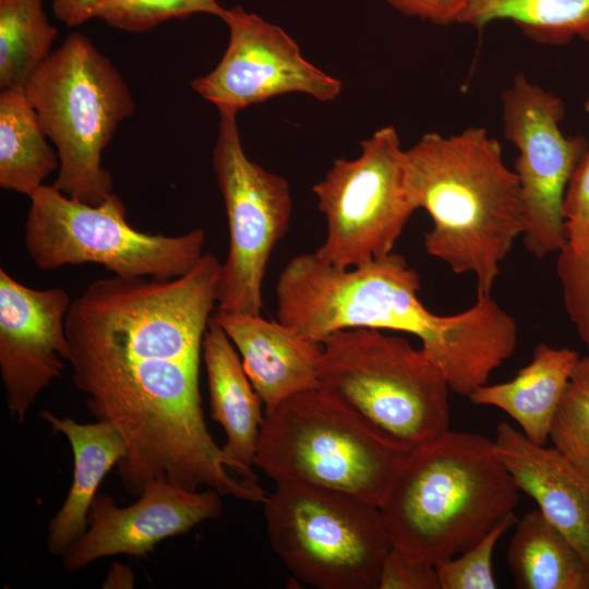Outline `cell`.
<instances>
[{"mask_svg": "<svg viewBox=\"0 0 589 589\" xmlns=\"http://www.w3.org/2000/svg\"><path fill=\"white\" fill-rule=\"evenodd\" d=\"M68 363L88 411L111 423L125 443L117 474L127 492L139 496L148 483L163 479L187 490L213 489L263 503L267 493L256 481L228 471L223 448L207 429L200 364L75 350Z\"/></svg>", "mask_w": 589, "mask_h": 589, "instance_id": "1", "label": "cell"}, {"mask_svg": "<svg viewBox=\"0 0 589 589\" xmlns=\"http://www.w3.org/2000/svg\"><path fill=\"white\" fill-rule=\"evenodd\" d=\"M405 166L416 209L432 219L425 252L455 274H473L477 297L491 296L526 227L519 181L504 164L500 142L482 127L425 133L405 149Z\"/></svg>", "mask_w": 589, "mask_h": 589, "instance_id": "2", "label": "cell"}, {"mask_svg": "<svg viewBox=\"0 0 589 589\" xmlns=\"http://www.w3.org/2000/svg\"><path fill=\"white\" fill-rule=\"evenodd\" d=\"M518 492L493 440L448 430L413 450L380 509L393 546L436 565L514 513Z\"/></svg>", "mask_w": 589, "mask_h": 589, "instance_id": "3", "label": "cell"}, {"mask_svg": "<svg viewBox=\"0 0 589 589\" xmlns=\"http://www.w3.org/2000/svg\"><path fill=\"white\" fill-rule=\"evenodd\" d=\"M413 450L317 387L266 411L255 466L275 482L337 490L381 507Z\"/></svg>", "mask_w": 589, "mask_h": 589, "instance_id": "4", "label": "cell"}, {"mask_svg": "<svg viewBox=\"0 0 589 589\" xmlns=\"http://www.w3.org/2000/svg\"><path fill=\"white\" fill-rule=\"evenodd\" d=\"M221 263L204 253L185 275L97 279L71 302L70 350L200 364Z\"/></svg>", "mask_w": 589, "mask_h": 589, "instance_id": "5", "label": "cell"}, {"mask_svg": "<svg viewBox=\"0 0 589 589\" xmlns=\"http://www.w3.org/2000/svg\"><path fill=\"white\" fill-rule=\"evenodd\" d=\"M420 288V275L398 253L351 268L304 253L292 257L278 277L277 320L316 342L363 327L408 333L435 351L452 338L456 320L429 311L419 299Z\"/></svg>", "mask_w": 589, "mask_h": 589, "instance_id": "6", "label": "cell"}, {"mask_svg": "<svg viewBox=\"0 0 589 589\" xmlns=\"http://www.w3.org/2000/svg\"><path fill=\"white\" fill-rule=\"evenodd\" d=\"M25 93L59 155L53 187L97 205L112 193L103 151L135 111L131 91L112 61L73 32L29 77Z\"/></svg>", "mask_w": 589, "mask_h": 589, "instance_id": "7", "label": "cell"}, {"mask_svg": "<svg viewBox=\"0 0 589 589\" xmlns=\"http://www.w3.org/2000/svg\"><path fill=\"white\" fill-rule=\"evenodd\" d=\"M318 388L416 449L449 430L450 387L421 347L373 328L333 333L321 342Z\"/></svg>", "mask_w": 589, "mask_h": 589, "instance_id": "8", "label": "cell"}, {"mask_svg": "<svg viewBox=\"0 0 589 589\" xmlns=\"http://www.w3.org/2000/svg\"><path fill=\"white\" fill-rule=\"evenodd\" d=\"M263 509L274 552L300 581L377 589L393 546L380 507L346 492L279 481Z\"/></svg>", "mask_w": 589, "mask_h": 589, "instance_id": "9", "label": "cell"}, {"mask_svg": "<svg viewBox=\"0 0 589 589\" xmlns=\"http://www.w3.org/2000/svg\"><path fill=\"white\" fill-rule=\"evenodd\" d=\"M28 197L24 244L43 271L94 263L120 277L168 280L185 275L204 254L203 229L179 236L139 231L115 193L91 205L43 184Z\"/></svg>", "mask_w": 589, "mask_h": 589, "instance_id": "10", "label": "cell"}, {"mask_svg": "<svg viewBox=\"0 0 589 589\" xmlns=\"http://www.w3.org/2000/svg\"><path fill=\"white\" fill-rule=\"evenodd\" d=\"M312 191L327 228L314 253L339 268L393 253L416 211L407 183L405 149L393 125L362 141L357 158L334 160Z\"/></svg>", "mask_w": 589, "mask_h": 589, "instance_id": "11", "label": "cell"}, {"mask_svg": "<svg viewBox=\"0 0 589 589\" xmlns=\"http://www.w3.org/2000/svg\"><path fill=\"white\" fill-rule=\"evenodd\" d=\"M237 111L220 109L213 167L225 203L229 250L217 285V311L261 314L271 254L286 235L292 201L286 178L248 158Z\"/></svg>", "mask_w": 589, "mask_h": 589, "instance_id": "12", "label": "cell"}, {"mask_svg": "<svg viewBox=\"0 0 589 589\" xmlns=\"http://www.w3.org/2000/svg\"><path fill=\"white\" fill-rule=\"evenodd\" d=\"M563 100L519 73L502 94L504 136L517 148L515 161L526 227L524 244L543 259L566 245L563 205L569 180L587 152L581 135H566Z\"/></svg>", "mask_w": 589, "mask_h": 589, "instance_id": "13", "label": "cell"}, {"mask_svg": "<svg viewBox=\"0 0 589 589\" xmlns=\"http://www.w3.org/2000/svg\"><path fill=\"white\" fill-rule=\"evenodd\" d=\"M221 20L229 28L227 49L213 71L191 83L193 91L218 110L238 112L288 93L321 101L340 94L341 82L309 62L278 25L241 5L226 9Z\"/></svg>", "mask_w": 589, "mask_h": 589, "instance_id": "14", "label": "cell"}, {"mask_svg": "<svg viewBox=\"0 0 589 589\" xmlns=\"http://www.w3.org/2000/svg\"><path fill=\"white\" fill-rule=\"evenodd\" d=\"M70 305L63 288L34 289L0 269V374L8 411L19 424L69 361Z\"/></svg>", "mask_w": 589, "mask_h": 589, "instance_id": "15", "label": "cell"}, {"mask_svg": "<svg viewBox=\"0 0 589 589\" xmlns=\"http://www.w3.org/2000/svg\"><path fill=\"white\" fill-rule=\"evenodd\" d=\"M221 494L192 491L167 480L148 483L132 505L117 506L115 498L97 493L87 529L62 555L63 568L77 572L106 556H146L164 539L189 532L199 524L221 517Z\"/></svg>", "mask_w": 589, "mask_h": 589, "instance_id": "16", "label": "cell"}, {"mask_svg": "<svg viewBox=\"0 0 589 589\" xmlns=\"http://www.w3.org/2000/svg\"><path fill=\"white\" fill-rule=\"evenodd\" d=\"M495 452L519 491L589 564V478L555 447L538 445L509 422L495 429Z\"/></svg>", "mask_w": 589, "mask_h": 589, "instance_id": "17", "label": "cell"}, {"mask_svg": "<svg viewBox=\"0 0 589 589\" xmlns=\"http://www.w3.org/2000/svg\"><path fill=\"white\" fill-rule=\"evenodd\" d=\"M213 317L238 350L266 411L296 394L318 387L321 342L261 314L216 310Z\"/></svg>", "mask_w": 589, "mask_h": 589, "instance_id": "18", "label": "cell"}, {"mask_svg": "<svg viewBox=\"0 0 589 589\" xmlns=\"http://www.w3.org/2000/svg\"><path fill=\"white\" fill-rule=\"evenodd\" d=\"M202 353L211 416L227 436L221 448L228 467L244 480L257 481L253 467L264 420L263 401L253 388L236 347L213 315L203 338Z\"/></svg>", "mask_w": 589, "mask_h": 589, "instance_id": "19", "label": "cell"}, {"mask_svg": "<svg viewBox=\"0 0 589 589\" xmlns=\"http://www.w3.org/2000/svg\"><path fill=\"white\" fill-rule=\"evenodd\" d=\"M39 416L55 434H61L69 441L73 453L72 484L62 506L49 522L46 538L48 552L62 556L86 531L89 508L98 486L125 456L127 447L121 434L107 421L79 423L47 409H43Z\"/></svg>", "mask_w": 589, "mask_h": 589, "instance_id": "20", "label": "cell"}, {"mask_svg": "<svg viewBox=\"0 0 589 589\" xmlns=\"http://www.w3.org/2000/svg\"><path fill=\"white\" fill-rule=\"evenodd\" d=\"M580 357L570 348L536 346L531 361L504 383L484 384L467 397L507 413L533 443L546 445L552 420Z\"/></svg>", "mask_w": 589, "mask_h": 589, "instance_id": "21", "label": "cell"}, {"mask_svg": "<svg viewBox=\"0 0 589 589\" xmlns=\"http://www.w3.org/2000/svg\"><path fill=\"white\" fill-rule=\"evenodd\" d=\"M515 526L506 560L517 588L589 589V564L539 509Z\"/></svg>", "mask_w": 589, "mask_h": 589, "instance_id": "22", "label": "cell"}, {"mask_svg": "<svg viewBox=\"0 0 589 589\" xmlns=\"http://www.w3.org/2000/svg\"><path fill=\"white\" fill-rule=\"evenodd\" d=\"M24 87L0 93V187L29 196L59 169Z\"/></svg>", "mask_w": 589, "mask_h": 589, "instance_id": "23", "label": "cell"}, {"mask_svg": "<svg viewBox=\"0 0 589 589\" xmlns=\"http://www.w3.org/2000/svg\"><path fill=\"white\" fill-rule=\"evenodd\" d=\"M494 21H509L540 44L589 40V0H470L457 23L482 29Z\"/></svg>", "mask_w": 589, "mask_h": 589, "instance_id": "24", "label": "cell"}, {"mask_svg": "<svg viewBox=\"0 0 589 589\" xmlns=\"http://www.w3.org/2000/svg\"><path fill=\"white\" fill-rule=\"evenodd\" d=\"M44 0H0V87H24L52 52L58 34Z\"/></svg>", "mask_w": 589, "mask_h": 589, "instance_id": "25", "label": "cell"}, {"mask_svg": "<svg viewBox=\"0 0 589 589\" xmlns=\"http://www.w3.org/2000/svg\"><path fill=\"white\" fill-rule=\"evenodd\" d=\"M218 0H107L97 17L111 27L143 33L171 19H185L196 13L221 16Z\"/></svg>", "mask_w": 589, "mask_h": 589, "instance_id": "26", "label": "cell"}, {"mask_svg": "<svg viewBox=\"0 0 589 589\" xmlns=\"http://www.w3.org/2000/svg\"><path fill=\"white\" fill-rule=\"evenodd\" d=\"M549 440L589 478V386L572 378L552 420Z\"/></svg>", "mask_w": 589, "mask_h": 589, "instance_id": "27", "label": "cell"}, {"mask_svg": "<svg viewBox=\"0 0 589 589\" xmlns=\"http://www.w3.org/2000/svg\"><path fill=\"white\" fill-rule=\"evenodd\" d=\"M517 522L515 513L493 527L460 554L435 565L441 589H495L492 570L494 549L501 537Z\"/></svg>", "mask_w": 589, "mask_h": 589, "instance_id": "28", "label": "cell"}, {"mask_svg": "<svg viewBox=\"0 0 589 589\" xmlns=\"http://www.w3.org/2000/svg\"><path fill=\"white\" fill-rule=\"evenodd\" d=\"M556 272L567 314L589 352V237L580 252L558 253Z\"/></svg>", "mask_w": 589, "mask_h": 589, "instance_id": "29", "label": "cell"}, {"mask_svg": "<svg viewBox=\"0 0 589 589\" xmlns=\"http://www.w3.org/2000/svg\"><path fill=\"white\" fill-rule=\"evenodd\" d=\"M565 250L580 252L589 237V147L577 165L566 190L564 205Z\"/></svg>", "mask_w": 589, "mask_h": 589, "instance_id": "30", "label": "cell"}, {"mask_svg": "<svg viewBox=\"0 0 589 589\" xmlns=\"http://www.w3.org/2000/svg\"><path fill=\"white\" fill-rule=\"evenodd\" d=\"M377 589H441V586L434 564L392 546L384 560Z\"/></svg>", "mask_w": 589, "mask_h": 589, "instance_id": "31", "label": "cell"}, {"mask_svg": "<svg viewBox=\"0 0 589 589\" xmlns=\"http://www.w3.org/2000/svg\"><path fill=\"white\" fill-rule=\"evenodd\" d=\"M394 9L435 24L458 22L470 0H386Z\"/></svg>", "mask_w": 589, "mask_h": 589, "instance_id": "32", "label": "cell"}, {"mask_svg": "<svg viewBox=\"0 0 589 589\" xmlns=\"http://www.w3.org/2000/svg\"><path fill=\"white\" fill-rule=\"evenodd\" d=\"M55 16L65 25L79 26L97 17L100 7L107 0H51Z\"/></svg>", "mask_w": 589, "mask_h": 589, "instance_id": "33", "label": "cell"}, {"mask_svg": "<svg viewBox=\"0 0 589 589\" xmlns=\"http://www.w3.org/2000/svg\"><path fill=\"white\" fill-rule=\"evenodd\" d=\"M134 576L132 570L122 564L113 563L104 582V588H132Z\"/></svg>", "mask_w": 589, "mask_h": 589, "instance_id": "34", "label": "cell"}, {"mask_svg": "<svg viewBox=\"0 0 589 589\" xmlns=\"http://www.w3.org/2000/svg\"><path fill=\"white\" fill-rule=\"evenodd\" d=\"M572 378L579 380L589 386V354L579 359Z\"/></svg>", "mask_w": 589, "mask_h": 589, "instance_id": "35", "label": "cell"}, {"mask_svg": "<svg viewBox=\"0 0 589 589\" xmlns=\"http://www.w3.org/2000/svg\"><path fill=\"white\" fill-rule=\"evenodd\" d=\"M585 108H586V111L589 112V91H588V96H587Z\"/></svg>", "mask_w": 589, "mask_h": 589, "instance_id": "36", "label": "cell"}]
</instances>
